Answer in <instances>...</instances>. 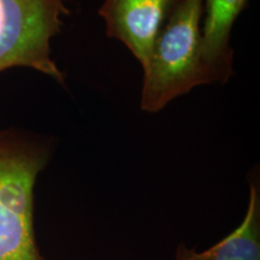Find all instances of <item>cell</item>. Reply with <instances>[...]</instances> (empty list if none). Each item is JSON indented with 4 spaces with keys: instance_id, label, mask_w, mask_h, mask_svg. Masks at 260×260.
<instances>
[{
    "instance_id": "1",
    "label": "cell",
    "mask_w": 260,
    "mask_h": 260,
    "mask_svg": "<svg viewBox=\"0 0 260 260\" xmlns=\"http://www.w3.org/2000/svg\"><path fill=\"white\" fill-rule=\"evenodd\" d=\"M51 155V141L0 129V260H46L35 235L34 195Z\"/></svg>"
},
{
    "instance_id": "2",
    "label": "cell",
    "mask_w": 260,
    "mask_h": 260,
    "mask_svg": "<svg viewBox=\"0 0 260 260\" xmlns=\"http://www.w3.org/2000/svg\"><path fill=\"white\" fill-rule=\"evenodd\" d=\"M203 14V0H181L159 32L142 67V111H160L195 87L209 84L201 61Z\"/></svg>"
},
{
    "instance_id": "3",
    "label": "cell",
    "mask_w": 260,
    "mask_h": 260,
    "mask_svg": "<svg viewBox=\"0 0 260 260\" xmlns=\"http://www.w3.org/2000/svg\"><path fill=\"white\" fill-rule=\"evenodd\" d=\"M69 14L64 0H0V73L29 68L64 84L51 40Z\"/></svg>"
},
{
    "instance_id": "4",
    "label": "cell",
    "mask_w": 260,
    "mask_h": 260,
    "mask_svg": "<svg viewBox=\"0 0 260 260\" xmlns=\"http://www.w3.org/2000/svg\"><path fill=\"white\" fill-rule=\"evenodd\" d=\"M181 0H104L107 37L121 41L144 67L159 32Z\"/></svg>"
},
{
    "instance_id": "5",
    "label": "cell",
    "mask_w": 260,
    "mask_h": 260,
    "mask_svg": "<svg viewBox=\"0 0 260 260\" xmlns=\"http://www.w3.org/2000/svg\"><path fill=\"white\" fill-rule=\"evenodd\" d=\"M248 0H203L201 61L209 84H224L233 76L234 50L230 35Z\"/></svg>"
},
{
    "instance_id": "6",
    "label": "cell",
    "mask_w": 260,
    "mask_h": 260,
    "mask_svg": "<svg viewBox=\"0 0 260 260\" xmlns=\"http://www.w3.org/2000/svg\"><path fill=\"white\" fill-rule=\"evenodd\" d=\"M175 260H260V188L258 178L249 183V200L241 223L232 233L205 251L184 243L176 249Z\"/></svg>"
}]
</instances>
